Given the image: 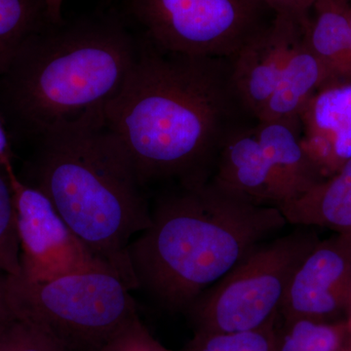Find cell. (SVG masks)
<instances>
[{"instance_id":"1","label":"cell","mask_w":351,"mask_h":351,"mask_svg":"<svg viewBox=\"0 0 351 351\" xmlns=\"http://www.w3.org/2000/svg\"><path fill=\"white\" fill-rule=\"evenodd\" d=\"M234 62L141 43L133 73L105 117L144 188L204 184L226 142L257 123L237 86Z\"/></svg>"},{"instance_id":"2","label":"cell","mask_w":351,"mask_h":351,"mask_svg":"<svg viewBox=\"0 0 351 351\" xmlns=\"http://www.w3.org/2000/svg\"><path fill=\"white\" fill-rule=\"evenodd\" d=\"M36 140L21 180L40 191L131 290L138 289L129 246L151 225V207L105 108L60 122Z\"/></svg>"},{"instance_id":"3","label":"cell","mask_w":351,"mask_h":351,"mask_svg":"<svg viewBox=\"0 0 351 351\" xmlns=\"http://www.w3.org/2000/svg\"><path fill=\"white\" fill-rule=\"evenodd\" d=\"M151 225L132 240L138 289L186 313L257 245L288 225L276 207L256 204L210 179L173 186L151 208Z\"/></svg>"},{"instance_id":"4","label":"cell","mask_w":351,"mask_h":351,"mask_svg":"<svg viewBox=\"0 0 351 351\" xmlns=\"http://www.w3.org/2000/svg\"><path fill=\"white\" fill-rule=\"evenodd\" d=\"M141 44L117 21L48 24L0 76V115L11 140H36L60 122L106 108L133 73Z\"/></svg>"},{"instance_id":"5","label":"cell","mask_w":351,"mask_h":351,"mask_svg":"<svg viewBox=\"0 0 351 351\" xmlns=\"http://www.w3.org/2000/svg\"><path fill=\"white\" fill-rule=\"evenodd\" d=\"M131 289L113 271L95 270L31 282L9 276L17 317L43 328L69 351H100L138 315Z\"/></svg>"},{"instance_id":"6","label":"cell","mask_w":351,"mask_h":351,"mask_svg":"<svg viewBox=\"0 0 351 351\" xmlns=\"http://www.w3.org/2000/svg\"><path fill=\"white\" fill-rule=\"evenodd\" d=\"M316 244L313 234L295 230L257 245L189 307L195 332L247 331L280 317L291 278Z\"/></svg>"},{"instance_id":"7","label":"cell","mask_w":351,"mask_h":351,"mask_svg":"<svg viewBox=\"0 0 351 351\" xmlns=\"http://www.w3.org/2000/svg\"><path fill=\"white\" fill-rule=\"evenodd\" d=\"M145 39L191 56L237 57L276 24L265 0H131Z\"/></svg>"},{"instance_id":"8","label":"cell","mask_w":351,"mask_h":351,"mask_svg":"<svg viewBox=\"0 0 351 351\" xmlns=\"http://www.w3.org/2000/svg\"><path fill=\"white\" fill-rule=\"evenodd\" d=\"M8 171L20 244L19 276L46 282L95 270L115 272L83 243L40 191L21 180L13 164Z\"/></svg>"},{"instance_id":"9","label":"cell","mask_w":351,"mask_h":351,"mask_svg":"<svg viewBox=\"0 0 351 351\" xmlns=\"http://www.w3.org/2000/svg\"><path fill=\"white\" fill-rule=\"evenodd\" d=\"M351 301V233L316 244L295 270L280 316L284 322L326 321Z\"/></svg>"},{"instance_id":"10","label":"cell","mask_w":351,"mask_h":351,"mask_svg":"<svg viewBox=\"0 0 351 351\" xmlns=\"http://www.w3.org/2000/svg\"><path fill=\"white\" fill-rule=\"evenodd\" d=\"M256 124L226 142L212 179L256 204L279 208L289 196L258 140Z\"/></svg>"},{"instance_id":"11","label":"cell","mask_w":351,"mask_h":351,"mask_svg":"<svg viewBox=\"0 0 351 351\" xmlns=\"http://www.w3.org/2000/svg\"><path fill=\"white\" fill-rule=\"evenodd\" d=\"M306 25L278 16L276 24L235 57L237 86L258 120L274 90Z\"/></svg>"},{"instance_id":"12","label":"cell","mask_w":351,"mask_h":351,"mask_svg":"<svg viewBox=\"0 0 351 351\" xmlns=\"http://www.w3.org/2000/svg\"><path fill=\"white\" fill-rule=\"evenodd\" d=\"M302 131L301 119L258 121L256 124L258 140L282 182L289 201L323 182L320 170L302 147Z\"/></svg>"},{"instance_id":"13","label":"cell","mask_w":351,"mask_h":351,"mask_svg":"<svg viewBox=\"0 0 351 351\" xmlns=\"http://www.w3.org/2000/svg\"><path fill=\"white\" fill-rule=\"evenodd\" d=\"M330 83L332 80L326 68L309 48L304 32L258 121L301 119L314 95Z\"/></svg>"},{"instance_id":"14","label":"cell","mask_w":351,"mask_h":351,"mask_svg":"<svg viewBox=\"0 0 351 351\" xmlns=\"http://www.w3.org/2000/svg\"><path fill=\"white\" fill-rule=\"evenodd\" d=\"M309 48L332 82H351V29L346 0H315L304 27Z\"/></svg>"},{"instance_id":"15","label":"cell","mask_w":351,"mask_h":351,"mask_svg":"<svg viewBox=\"0 0 351 351\" xmlns=\"http://www.w3.org/2000/svg\"><path fill=\"white\" fill-rule=\"evenodd\" d=\"M278 209L290 225L327 226L351 233V158L332 180Z\"/></svg>"},{"instance_id":"16","label":"cell","mask_w":351,"mask_h":351,"mask_svg":"<svg viewBox=\"0 0 351 351\" xmlns=\"http://www.w3.org/2000/svg\"><path fill=\"white\" fill-rule=\"evenodd\" d=\"M48 24L43 0H0V76L21 45Z\"/></svg>"},{"instance_id":"17","label":"cell","mask_w":351,"mask_h":351,"mask_svg":"<svg viewBox=\"0 0 351 351\" xmlns=\"http://www.w3.org/2000/svg\"><path fill=\"white\" fill-rule=\"evenodd\" d=\"M302 131L331 138L351 127V82H332L317 92L301 114Z\"/></svg>"},{"instance_id":"18","label":"cell","mask_w":351,"mask_h":351,"mask_svg":"<svg viewBox=\"0 0 351 351\" xmlns=\"http://www.w3.org/2000/svg\"><path fill=\"white\" fill-rule=\"evenodd\" d=\"M278 319L247 331L195 332L182 351H279Z\"/></svg>"},{"instance_id":"19","label":"cell","mask_w":351,"mask_h":351,"mask_svg":"<svg viewBox=\"0 0 351 351\" xmlns=\"http://www.w3.org/2000/svg\"><path fill=\"white\" fill-rule=\"evenodd\" d=\"M0 164V269L9 276H21L20 244L15 205L8 167Z\"/></svg>"},{"instance_id":"20","label":"cell","mask_w":351,"mask_h":351,"mask_svg":"<svg viewBox=\"0 0 351 351\" xmlns=\"http://www.w3.org/2000/svg\"><path fill=\"white\" fill-rule=\"evenodd\" d=\"M282 330L304 351H341L350 337L346 323L308 318L284 322Z\"/></svg>"},{"instance_id":"21","label":"cell","mask_w":351,"mask_h":351,"mask_svg":"<svg viewBox=\"0 0 351 351\" xmlns=\"http://www.w3.org/2000/svg\"><path fill=\"white\" fill-rule=\"evenodd\" d=\"M0 351H69L43 328L14 316L0 329Z\"/></svg>"},{"instance_id":"22","label":"cell","mask_w":351,"mask_h":351,"mask_svg":"<svg viewBox=\"0 0 351 351\" xmlns=\"http://www.w3.org/2000/svg\"><path fill=\"white\" fill-rule=\"evenodd\" d=\"M100 351H172L161 345L138 315L121 328Z\"/></svg>"},{"instance_id":"23","label":"cell","mask_w":351,"mask_h":351,"mask_svg":"<svg viewBox=\"0 0 351 351\" xmlns=\"http://www.w3.org/2000/svg\"><path fill=\"white\" fill-rule=\"evenodd\" d=\"M278 16L293 21L300 25H306L309 12L315 0H265Z\"/></svg>"},{"instance_id":"24","label":"cell","mask_w":351,"mask_h":351,"mask_svg":"<svg viewBox=\"0 0 351 351\" xmlns=\"http://www.w3.org/2000/svg\"><path fill=\"white\" fill-rule=\"evenodd\" d=\"M332 152L339 170L351 158V127L335 134L331 138Z\"/></svg>"},{"instance_id":"25","label":"cell","mask_w":351,"mask_h":351,"mask_svg":"<svg viewBox=\"0 0 351 351\" xmlns=\"http://www.w3.org/2000/svg\"><path fill=\"white\" fill-rule=\"evenodd\" d=\"M9 274L0 269V329L12 319L14 314L8 298Z\"/></svg>"},{"instance_id":"26","label":"cell","mask_w":351,"mask_h":351,"mask_svg":"<svg viewBox=\"0 0 351 351\" xmlns=\"http://www.w3.org/2000/svg\"><path fill=\"white\" fill-rule=\"evenodd\" d=\"M14 152L11 138L6 130L5 124L0 115V164L9 165L13 164Z\"/></svg>"},{"instance_id":"27","label":"cell","mask_w":351,"mask_h":351,"mask_svg":"<svg viewBox=\"0 0 351 351\" xmlns=\"http://www.w3.org/2000/svg\"><path fill=\"white\" fill-rule=\"evenodd\" d=\"M46 6L48 20L50 24L58 25L63 24V4L64 0H43Z\"/></svg>"},{"instance_id":"28","label":"cell","mask_w":351,"mask_h":351,"mask_svg":"<svg viewBox=\"0 0 351 351\" xmlns=\"http://www.w3.org/2000/svg\"><path fill=\"white\" fill-rule=\"evenodd\" d=\"M350 338H351V336H350ZM341 351H351V339H348V341H346L345 346H343V350H341Z\"/></svg>"},{"instance_id":"29","label":"cell","mask_w":351,"mask_h":351,"mask_svg":"<svg viewBox=\"0 0 351 351\" xmlns=\"http://www.w3.org/2000/svg\"><path fill=\"white\" fill-rule=\"evenodd\" d=\"M346 326H348V332L351 336V313L350 316V319H348V322H346Z\"/></svg>"},{"instance_id":"30","label":"cell","mask_w":351,"mask_h":351,"mask_svg":"<svg viewBox=\"0 0 351 351\" xmlns=\"http://www.w3.org/2000/svg\"><path fill=\"white\" fill-rule=\"evenodd\" d=\"M348 18H350V24L351 29V5H350V4H348Z\"/></svg>"}]
</instances>
